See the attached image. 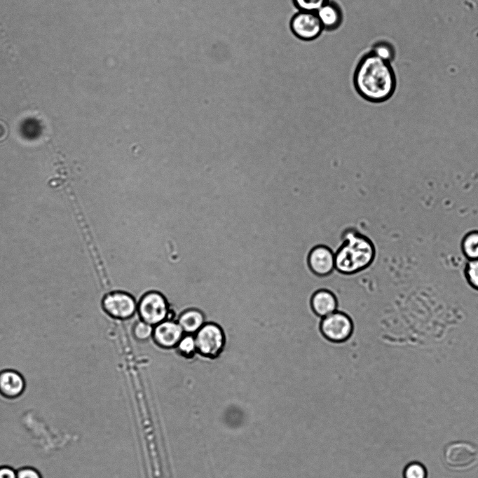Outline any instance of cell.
<instances>
[{
	"label": "cell",
	"mask_w": 478,
	"mask_h": 478,
	"mask_svg": "<svg viewBox=\"0 0 478 478\" xmlns=\"http://www.w3.org/2000/svg\"><path fill=\"white\" fill-rule=\"evenodd\" d=\"M353 83L362 98L374 103H383L394 94L397 80L391 62L369 52L359 61Z\"/></svg>",
	"instance_id": "cell-1"
},
{
	"label": "cell",
	"mask_w": 478,
	"mask_h": 478,
	"mask_svg": "<svg viewBox=\"0 0 478 478\" xmlns=\"http://www.w3.org/2000/svg\"><path fill=\"white\" fill-rule=\"evenodd\" d=\"M341 244L335 255V269L344 275H353L368 268L376 257L375 246L366 235L353 228L341 232Z\"/></svg>",
	"instance_id": "cell-2"
},
{
	"label": "cell",
	"mask_w": 478,
	"mask_h": 478,
	"mask_svg": "<svg viewBox=\"0 0 478 478\" xmlns=\"http://www.w3.org/2000/svg\"><path fill=\"white\" fill-rule=\"evenodd\" d=\"M354 325L348 315L336 310L322 318L320 330L322 335L332 343H343L352 335Z\"/></svg>",
	"instance_id": "cell-3"
},
{
	"label": "cell",
	"mask_w": 478,
	"mask_h": 478,
	"mask_svg": "<svg viewBox=\"0 0 478 478\" xmlns=\"http://www.w3.org/2000/svg\"><path fill=\"white\" fill-rule=\"evenodd\" d=\"M289 27L300 40L312 41L322 33L324 27L315 12L299 11L292 18Z\"/></svg>",
	"instance_id": "cell-4"
},
{
	"label": "cell",
	"mask_w": 478,
	"mask_h": 478,
	"mask_svg": "<svg viewBox=\"0 0 478 478\" xmlns=\"http://www.w3.org/2000/svg\"><path fill=\"white\" fill-rule=\"evenodd\" d=\"M139 313L143 321L156 325L163 322L168 315V308L164 296L158 292H149L140 300Z\"/></svg>",
	"instance_id": "cell-5"
},
{
	"label": "cell",
	"mask_w": 478,
	"mask_h": 478,
	"mask_svg": "<svg viewBox=\"0 0 478 478\" xmlns=\"http://www.w3.org/2000/svg\"><path fill=\"white\" fill-rule=\"evenodd\" d=\"M195 340L196 348L201 354L208 357L217 355L224 344L222 330L214 324L203 325L198 331Z\"/></svg>",
	"instance_id": "cell-6"
},
{
	"label": "cell",
	"mask_w": 478,
	"mask_h": 478,
	"mask_svg": "<svg viewBox=\"0 0 478 478\" xmlns=\"http://www.w3.org/2000/svg\"><path fill=\"white\" fill-rule=\"evenodd\" d=\"M310 270L320 277L330 275L335 269V255L332 248L322 244L312 247L307 257Z\"/></svg>",
	"instance_id": "cell-7"
},
{
	"label": "cell",
	"mask_w": 478,
	"mask_h": 478,
	"mask_svg": "<svg viewBox=\"0 0 478 478\" xmlns=\"http://www.w3.org/2000/svg\"><path fill=\"white\" fill-rule=\"evenodd\" d=\"M104 310L111 316L126 319L131 317L135 310L136 303L134 299L124 292H111L102 299Z\"/></svg>",
	"instance_id": "cell-8"
},
{
	"label": "cell",
	"mask_w": 478,
	"mask_h": 478,
	"mask_svg": "<svg viewBox=\"0 0 478 478\" xmlns=\"http://www.w3.org/2000/svg\"><path fill=\"white\" fill-rule=\"evenodd\" d=\"M26 387L22 375L13 369L0 371V395L7 400H15L20 397Z\"/></svg>",
	"instance_id": "cell-9"
},
{
	"label": "cell",
	"mask_w": 478,
	"mask_h": 478,
	"mask_svg": "<svg viewBox=\"0 0 478 478\" xmlns=\"http://www.w3.org/2000/svg\"><path fill=\"white\" fill-rule=\"evenodd\" d=\"M156 342L163 348H172L182 339L183 329L178 323L164 321L159 323L153 332Z\"/></svg>",
	"instance_id": "cell-10"
},
{
	"label": "cell",
	"mask_w": 478,
	"mask_h": 478,
	"mask_svg": "<svg viewBox=\"0 0 478 478\" xmlns=\"http://www.w3.org/2000/svg\"><path fill=\"white\" fill-rule=\"evenodd\" d=\"M310 306L315 315L322 318L338 310L337 298L330 290L320 289L313 294Z\"/></svg>",
	"instance_id": "cell-11"
},
{
	"label": "cell",
	"mask_w": 478,
	"mask_h": 478,
	"mask_svg": "<svg viewBox=\"0 0 478 478\" xmlns=\"http://www.w3.org/2000/svg\"><path fill=\"white\" fill-rule=\"evenodd\" d=\"M316 13L325 31H333L337 29L342 22V12L333 1H329Z\"/></svg>",
	"instance_id": "cell-12"
},
{
	"label": "cell",
	"mask_w": 478,
	"mask_h": 478,
	"mask_svg": "<svg viewBox=\"0 0 478 478\" xmlns=\"http://www.w3.org/2000/svg\"><path fill=\"white\" fill-rule=\"evenodd\" d=\"M203 314L197 310H189L183 313L179 318L178 324L183 331L189 333L198 332L203 325Z\"/></svg>",
	"instance_id": "cell-13"
},
{
	"label": "cell",
	"mask_w": 478,
	"mask_h": 478,
	"mask_svg": "<svg viewBox=\"0 0 478 478\" xmlns=\"http://www.w3.org/2000/svg\"><path fill=\"white\" fill-rule=\"evenodd\" d=\"M461 250L469 261L478 259V231H470L464 236Z\"/></svg>",
	"instance_id": "cell-14"
},
{
	"label": "cell",
	"mask_w": 478,
	"mask_h": 478,
	"mask_svg": "<svg viewBox=\"0 0 478 478\" xmlns=\"http://www.w3.org/2000/svg\"><path fill=\"white\" fill-rule=\"evenodd\" d=\"M370 52L390 62L394 60L395 56L393 45L385 39L375 42L371 46Z\"/></svg>",
	"instance_id": "cell-15"
},
{
	"label": "cell",
	"mask_w": 478,
	"mask_h": 478,
	"mask_svg": "<svg viewBox=\"0 0 478 478\" xmlns=\"http://www.w3.org/2000/svg\"><path fill=\"white\" fill-rule=\"evenodd\" d=\"M464 275L469 285L478 291V259L470 260L466 264Z\"/></svg>",
	"instance_id": "cell-16"
},
{
	"label": "cell",
	"mask_w": 478,
	"mask_h": 478,
	"mask_svg": "<svg viewBox=\"0 0 478 478\" xmlns=\"http://www.w3.org/2000/svg\"><path fill=\"white\" fill-rule=\"evenodd\" d=\"M427 470L425 467L419 462L409 463L404 469V478H427Z\"/></svg>",
	"instance_id": "cell-17"
},
{
	"label": "cell",
	"mask_w": 478,
	"mask_h": 478,
	"mask_svg": "<svg viewBox=\"0 0 478 478\" xmlns=\"http://www.w3.org/2000/svg\"><path fill=\"white\" fill-rule=\"evenodd\" d=\"M329 0H293L294 5L298 11L317 12Z\"/></svg>",
	"instance_id": "cell-18"
},
{
	"label": "cell",
	"mask_w": 478,
	"mask_h": 478,
	"mask_svg": "<svg viewBox=\"0 0 478 478\" xmlns=\"http://www.w3.org/2000/svg\"><path fill=\"white\" fill-rule=\"evenodd\" d=\"M153 332L151 325L144 321H140L135 326V336L139 340L144 341L148 339Z\"/></svg>",
	"instance_id": "cell-19"
},
{
	"label": "cell",
	"mask_w": 478,
	"mask_h": 478,
	"mask_svg": "<svg viewBox=\"0 0 478 478\" xmlns=\"http://www.w3.org/2000/svg\"><path fill=\"white\" fill-rule=\"evenodd\" d=\"M178 349L184 355L191 356L196 349V340L191 336L182 339L178 343Z\"/></svg>",
	"instance_id": "cell-20"
},
{
	"label": "cell",
	"mask_w": 478,
	"mask_h": 478,
	"mask_svg": "<svg viewBox=\"0 0 478 478\" xmlns=\"http://www.w3.org/2000/svg\"><path fill=\"white\" fill-rule=\"evenodd\" d=\"M16 478H43L41 472L30 466L22 467L16 470Z\"/></svg>",
	"instance_id": "cell-21"
},
{
	"label": "cell",
	"mask_w": 478,
	"mask_h": 478,
	"mask_svg": "<svg viewBox=\"0 0 478 478\" xmlns=\"http://www.w3.org/2000/svg\"><path fill=\"white\" fill-rule=\"evenodd\" d=\"M0 478H16V470L8 465L0 466Z\"/></svg>",
	"instance_id": "cell-22"
},
{
	"label": "cell",
	"mask_w": 478,
	"mask_h": 478,
	"mask_svg": "<svg viewBox=\"0 0 478 478\" xmlns=\"http://www.w3.org/2000/svg\"><path fill=\"white\" fill-rule=\"evenodd\" d=\"M282 217L287 218V217ZM287 219H291V218H287ZM299 220H303V219H299ZM308 221H312V220H308Z\"/></svg>",
	"instance_id": "cell-23"
},
{
	"label": "cell",
	"mask_w": 478,
	"mask_h": 478,
	"mask_svg": "<svg viewBox=\"0 0 478 478\" xmlns=\"http://www.w3.org/2000/svg\"><path fill=\"white\" fill-rule=\"evenodd\" d=\"M280 218H282V217H280ZM285 219H287V218H285ZM296 220H299V219H296ZM303 221H308V220H303Z\"/></svg>",
	"instance_id": "cell-24"
}]
</instances>
